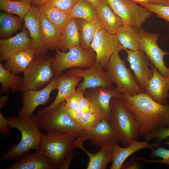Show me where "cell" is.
I'll list each match as a JSON object with an SVG mask.
<instances>
[{
    "instance_id": "1",
    "label": "cell",
    "mask_w": 169,
    "mask_h": 169,
    "mask_svg": "<svg viewBox=\"0 0 169 169\" xmlns=\"http://www.w3.org/2000/svg\"><path fill=\"white\" fill-rule=\"evenodd\" d=\"M123 95L125 105L135 114L140 126V136L162 127H169V104L155 101L146 92Z\"/></svg>"
},
{
    "instance_id": "2",
    "label": "cell",
    "mask_w": 169,
    "mask_h": 169,
    "mask_svg": "<svg viewBox=\"0 0 169 169\" xmlns=\"http://www.w3.org/2000/svg\"><path fill=\"white\" fill-rule=\"evenodd\" d=\"M10 129L16 128L22 134V138L18 143L11 146L1 156V161L16 160L29 153L30 151L40 149L43 134L38 125V114H32L27 118L18 117L8 116Z\"/></svg>"
},
{
    "instance_id": "3",
    "label": "cell",
    "mask_w": 169,
    "mask_h": 169,
    "mask_svg": "<svg viewBox=\"0 0 169 169\" xmlns=\"http://www.w3.org/2000/svg\"><path fill=\"white\" fill-rule=\"evenodd\" d=\"M88 139V135L75 137L47 133L43 135L40 149L49 157L55 169H60L66 161L72 160L74 156V149Z\"/></svg>"
},
{
    "instance_id": "4",
    "label": "cell",
    "mask_w": 169,
    "mask_h": 169,
    "mask_svg": "<svg viewBox=\"0 0 169 169\" xmlns=\"http://www.w3.org/2000/svg\"><path fill=\"white\" fill-rule=\"evenodd\" d=\"M110 105V122L119 142L125 147L127 146L134 141H137L140 136L139 124L134 113L121 99L113 98Z\"/></svg>"
},
{
    "instance_id": "5",
    "label": "cell",
    "mask_w": 169,
    "mask_h": 169,
    "mask_svg": "<svg viewBox=\"0 0 169 169\" xmlns=\"http://www.w3.org/2000/svg\"><path fill=\"white\" fill-rule=\"evenodd\" d=\"M65 101L49 111L39 110L38 125L48 133L64 134L80 137L88 135L87 131L75 121L67 113Z\"/></svg>"
},
{
    "instance_id": "6",
    "label": "cell",
    "mask_w": 169,
    "mask_h": 169,
    "mask_svg": "<svg viewBox=\"0 0 169 169\" xmlns=\"http://www.w3.org/2000/svg\"><path fill=\"white\" fill-rule=\"evenodd\" d=\"M55 50L56 55L52 63L54 77L72 68H89L96 62L94 51L81 44L71 48L67 52L61 51L57 48Z\"/></svg>"
},
{
    "instance_id": "7",
    "label": "cell",
    "mask_w": 169,
    "mask_h": 169,
    "mask_svg": "<svg viewBox=\"0 0 169 169\" xmlns=\"http://www.w3.org/2000/svg\"><path fill=\"white\" fill-rule=\"evenodd\" d=\"M54 57L38 55L23 71V76L19 90H38L47 85L54 77L52 63Z\"/></svg>"
},
{
    "instance_id": "8",
    "label": "cell",
    "mask_w": 169,
    "mask_h": 169,
    "mask_svg": "<svg viewBox=\"0 0 169 169\" xmlns=\"http://www.w3.org/2000/svg\"><path fill=\"white\" fill-rule=\"evenodd\" d=\"M119 53L112 55L105 69L112 82L116 84V88L123 95L131 96L145 92Z\"/></svg>"
},
{
    "instance_id": "9",
    "label": "cell",
    "mask_w": 169,
    "mask_h": 169,
    "mask_svg": "<svg viewBox=\"0 0 169 169\" xmlns=\"http://www.w3.org/2000/svg\"><path fill=\"white\" fill-rule=\"evenodd\" d=\"M106 0L114 13L121 18L124 25L141 28L152 14L149 10L131 0Z\"/></svg>"
},
{
    "instance_id": "10",
    "label": "cell",
    "mask_w": 169,
    "mask_h": 169,
    "mask_svg": "<svg viewBox=\"0 0 169 169\" xmlns=\"http://www.w3.org/2000/svg\"><path fill=\"white\" fill-rule=\"evenodd\" d=\"M90 48L95 52L96 61L105 69L114 54L124 50L116 35L110 33L101 26L95 33Z\"/></svg>"
},
{
    "instance_id": "11",
    "label": "cell",
    "mask_w": 169,
    "mask_h": 169,
    "mask_svg": "<svg viewBox=\"0 0 169 169\" xmlns=\"http://www.w3.org/2000/svg\"><path fill=\"white\" fill-rule=\"evenodd\" d=\"M68 74L77 75L83 79L76 90L84 92L87 89L97 87L108 89L113 87V83L105 69L97 62L90 68L83 69L74 68L68 70Z\"/></svg>"
},
{
    "instance_id": "12",
    "label": "cell",
    "mask_w": 169,
    "mask_h": 169,
    "mask_svg": "<svg viewBox=\"0 0 169 169\" xmlns=\"http://www.w3.org/2000/svg\"><path fill=\"white\" fill-rule=\"evenodd\" d=\"M138 31L141 49L144 52L151 63L162 75L169 77V68L166 65L164 57L169 55V53L163 51L158 45L157 41L159 34L148 32L142 28L138 29Z\"/></svg>"
},
{
    "instance_id": "13",
    "label": "cell",
    "mask_w": 169,
    "mask_h": 169,
    "mask_svg": "<svg viewBox=\"0 0 169 169\" xmlns=\"http://www.w3.org/2000/svg\"><path fill=\"white\" fill-rule=\"evenodd\" d=\"M84 95L92 106L93 110L110 121V101L113 97L121 100L123 95L116 88L108 89L97 87L87 89Z\"/></svg>"
},
{
    "instance_id": "14",
    "label": "cell",
    "mask_w": 169,
    "mask_h": 169,
    "mask_svg": "<svg viewBox=\"0 0 169 169\" xmlns=\"http://www.w3.org/2000/svg\"><path fill=\"white\" fill-rule=\"evenodd\" d=\"M55 89H57V80L54 77L41 89L31 90L23 93V106L18 112L19 116L25 118L29 117L38 106L47 103L50 100L51 93Z\"/></svg>"
},
{
    "instance_id": "15",
    "label": "cell",
    "mask_w": 169,
    "mask_h": 169,
    "mask_svg": "<svg viewBox=\"0 0 169 169\" xmlns=\"http://www.w3.org/2000/svg\"><path fill=\"white\" fill-rule=\"evenodd\" d=\"M124 50L127 53L126 59L131 69L133 71L138 82L145 90V87L153 74V71L150 68L151 63L141 49L131 51L125 49Z\"/></svg>"
},
{
    "instance_id": "16",
    "label": "cell",
    "mask_w": 169,
    "mask_h": 169,
    "mask_svg": "<svg viewBox=\"0 0 169 169\" xmlns=\"http://www.w3.org/2000/svg\"><path fill=\"white\" fill-rule=\"evenodd\" d=\"M87 131L88 139L97 146H112L119 142L110 122L104 117Z\"/></svg>"
},
{
    "instance_id": "17",
    "label": "cell",
    "mask_w": 169,
    "mask_h": 169,
    "mask_svg": "<svg viewBox=\"0 0 169 169\" xmlns=\"http://www.w3.org/2000/svg\"><path fill=\"white\" fill-rule=\"evenodd\" d=\"M32 47H33L32 40L28 37V30L24 28L22 32L12 37L0 39V59L6 61L16 53Z\"/></svg>"
},
{
    "instance_id": "18",
    "label": "cell",
    "mask_w": 169,
    "mask_h": 169,
    "mask_svg": "<svg viewBox=\"0 0 169 169\" xmlns=\"http://www.w3.org/2000/svg\"><path fill=\"white\" fill-rule=\"evenodd\" d=\"M23 20L25 27L32 40L33 48L37 50L38 55H45L48 49L43 41L41 35L38 7L31 5Z\"/></svg>"
},
{
    "instance_id": "19",
    "label": "cell",
    "mask_w": 169,
    "mask_h": 169,
    "mask_svg": "<svg viewBox=\"0 0 169 169\" xmlns=\"http://www.w3.org/2000/svg\"><path fill=\"white\" fill-rule=\"evenodd\" d=\"M150 67L153 74L145 87V91L157 102L168 104L169 76L164 77L151 63Z\"/></svg>"
},
{
    "instance_id": "20",
    "label": "cell",
    "mask_w": 169,
    "mask_h": 169,
    "mask_svg": "<svg viewBox=\"0 0 169 169\" xmlns=\"http://www.w3.org/2000/svg\"><path fill=\"white\" fill-rule=\"evenodd\" d=\"M55 77L57 80V95L53 102L49 106L41 109L42 110L49 111L54 109L75 93L76 87L82 79L77 75L64 73Z\"/></svg>"
},
{
    "instance_id": "21",
    "label": "cell",
    "mask_w": 169,
    "mask_h": 169,
    "mask_svg": "<svg viewBox=\"0 0 169 169\" xmlns=\"http://www.w3.org/2000/svg\"><path fill=\"white\" fill-rule=\"evenodd\" d=\"M6 169H55L51 161L42 150L26 154L16 160Z\"/></svg>"
},
{
    "instance_id": "22",
    "label": "cell",
    "mask_w": 169,
    "mask_h": 169,
    "mask_svg": "<svg viewBox=\"0 0 169 169\" xmlns=\"http://www.w3.org/2000/svg\"><path fill=\"white\" fill-rule=\"evenodd\" d=\"M146 140L143 141H134L127 146L122 147L117 144L112 147V163L110 169H120L126 159L135 152L146 148L152 149L160 146L159 143H149Z\"/></svg>"
},
{
    "instance_id": "23",
    "label": "cell",
    "mask_w": 169,
    "mask_h": 169,
    "mask_svg": "<svg viewBox=\"0 0 169 169\" xmlns=\"http://www.w3.org/2000/svg\"><path fill=\"white\" fill-rule=\"evenodd\" d=\"M96 10L100 26L110 33L116 34L124 26L121 18L114 13L106 0H102Z\"/></svg>"
},
{
    "instance_id": "24",
    "label": "cell",
    "mask_w": 169,
    "mask_h": 169,
    "mask_svg": "<svg viewBox=\"0 0 169 169\" xmlns=\"http://www.w3.org/2000/svg\"><path fill=\"white\" fill-rule=\"evenodd\" d=\"M80 44L79 32L76 19L71 18L59 35L56 48L65 52L71 48Z\"/></svg>"
},
{
    "instance_id": "25",
    "label": "cell",
    "mask_w": 169,
    "mask_h": 169,
    "mask_svg": "<svg viewBox=\"0 0 169 169\" xmlns=\"http://www.w3.org/2000/svg\"><path fill=\"white\" fill-rule=\"evenodd\" d=\"M38 55L34 48H28L13 55L5 61L3 65L14 74H20L23 72Z\"/></svg>"
},
{
    "instance_id": "26",
    "label": "cell",
    "mask_w": 169,
    "mask_h": 169,
    "mask_svg": "<svg viewBox=\"0 0 169 169\" xmlns=\"http://www.w3.org/2000/svg\"><path fill=\"white\" fill-rule=\"evenodd\" d=\"M82 143L79 144L77 148L83 150L88 156L89 161L87 169H105L107 165L112 161L113 146L100 147L99 152L93 154L86 149Z\"/></svg>"
},
{
    "instance_id": "27",
    "label": "cell",
    "mask_w": 169,
    "mask_h": 169,
    "mask_svg": "<svg viewBox=\"0 0 169 169\" xmlns=\"http://www.w3.org/2000/svg\"><path fill=\"white\" fill-rule=\"evenodd\" d=\"M39 17L42 39L48 49L55 50L58 38L62 30L43 14L39 13Z\"/></svg>"
},
{
    "instance_id": "28",
    "label": "cell",
    "mask_w": 169,
    "mask_h": 169,
    "mask_svg": "<svg viewBox=\"0 0 169 169\" xmlns=\"http://www.w3.org/2000/svg\"><path fill=\"white\" fill-rule=\"evenodd\" d=\"M69 17L70 19H84L94 24L100 26L95 8L85 0H80L74 6L70 13Z\"/></svg>"
},
{
    "instance_id": "29",
    "label": "cell",
    "mask_w": 169,
    "mask_h": 169,
    "mask_svg": "<svg viewBox=\"0 0 169 169\" xmlns=\"http://www.w3.org/2000/svg\"><path fill=\"white\" fill-rule=\"evenodd\" d=\"M138 29L124 25L116 33L117 38L124 49L131 51L141 49Z\"/></svg>"
},
{
    "instance_id": "30",
    "label": "cell",
    "mask_w": 169,
    "mask_h": 169,
    "mask_svg": "<svg viewBox=\"0 0 169 169\" xmlns=\"http://www.w3.org/2000/svg\"><path fill=\"white\" fill-rule=\"evenodd\" d=\"M38 8L40 13L44 15L56 27L62 30L71 19L69 17V14L46 3H44Z\"/></svg>"
},
{
    "instance_id": "31",
    "label": "cell",
    "mask_w": 169,
    "mask_h": 169,
    "mask_svg": "<svg viewBox=\"0 0 169 169\" xmlns=\"http://www.w3.org/2000/svg\"><path fill=\"white\" fill-rule=\"evenodd\" d=\"M23 79L11 72L0 63V82L2 86L0 93H6L11 89L13 92L19 90Z\"/></svg>"
},
{
    "instance_id": "32",
    "label": "cell",
    "mask_w": 169,
    "mask_h": 169,
    "mask_svg": "<svg viewBox=\"0 0 169 169\" xmlns=\"http://www.w3.org/2000/svg\"><path fill=\"white\" fill-rule=\"evenodd\" d=\"M19 17L2 12H0V36L2 38L10 36L22 27Z\"/></svg>"
},
{
    "instance_id": "33",
    "label": "cell",
    "mask_w": 169,
    "mask_h": 169,
    "mask_svg": "<svg viewBox=\"0 0 169 169\" xmlns=\"http://www.w3.org/2000/svg\"><path fill=\"white\" fill-rule=\"evenodd\" d=\"M75 19L79 32L81 45L86 48H91V44L95 33L100 26L94 24L84 19Z\"/></svg>"
},
{
    "instance_id": "34",
    "label": "cell",
    "mask_w": 169,
    "mask_h": 169,
    "mask_svg": "<svg viewBox=\"0 0 169 169\" xmlns=\"http://www.w3.org/2000/svg\"><path fill=\"white\" fill-rule=\"evenodd\" d=\"M31 3L11 0H0V10L17 15L23 20L29 11Z\"/></svg>"
},
{
    "instance_id": "35",
    "label": "cell",
    "mask_w": 169,
    "mask_h": 169,
    "mask_svg": "<svg viewBox=\"0 0 169 169\" xmlns=\"http://www.w3.org/2000/svg\"><path fill=\"white\" fill-rule=\"evenodd\" d=\"M169 145V141L165 142ZM152 151L150 154V156L152 157H160L162 158L161 160H153L141 157L138 158L147 163H160L169 166V149L159 147L151 149Z\"/></svg>"
},
{
    "instance_id": "36",
    "label": "cell",
    "mask_w": 169,
    "mask_h": 169,
    "mask_svg": "<svg viewBox=\"0 0 169 169\" xmlns=\"http://www.w3.org/2000/svg\"><path fill=\"white\" fill-rule=\"evenodd\" d=\"M103 117L95 112L88 111L84 114L80 119L79 124L84 129L88 131L94 127Z\"/></svg>"
},
{
    "instance_id": "37",
    "label": "cell",
    "mask_w": 169,
    "mask_h": 169,
    "mask_svg": "<svg viewBox=\"0 0 169 169\" xmlns=\"http://www.w3.org/2000/svg\"><path fill=\"white\" fill-rule=\"evenodd\" d=\"M80 0H48L44 3L69 14L74 6Z\"/></svg>"
},
{
    "instance_id": "38",
    "label": "cell",
    "mask_w": 169,
    "mask_h": 169,
    "mask_svg": "<svg viewBox=\"0 0 169 169\" xmlns=\"http://www.w3.org/2000/svg\"><path fill=\"white\" fill-rule=\"evenodd\" d=\"M141 5L152 13L156 14L158 17L169 22V6L155 3L142 4Z\"/></svg>"
},
{
    "instance_id": "39",
    "label": "cell",
    "mask_w": 169,
    "mask_h": 169,
    "mask_svg": "<svg viewBox=\"0 0 169 169\" xmlns=\"http://www.w3.org/2000/svg\"><path fill=\"white\" fill-rule=\"evenodd\" d=\"M144 136L145 139L148 141L154 138H157L156 142L159 143L162 140L169 137V127L160 128L145 135Z\"/></svg>"
},
{
    "instance_id": "40",
    "label": "cell",
    "mask_w": 169,
    "mask_h": 169,
    "mask_svg": "<svg viewBox=\"0 0 169 169\" xmlns=\"http://www.w3.org/2000/svg\"><path fill=\"white\" fill-rule=\"evenodd\" d=\"M84 93L77 90L65 100V108L66 109L75 110L79 108L80 99Z\"/></svg>"
},
{
    "instance_id": "41",
    "label": "cell",
    "mask_w": 169,
    "mask_h": 169,
    "mask_svg": "<svg viewBox=\"0 0 169 169\" xmlns=\"http://www.w3.org/2000/svg\"><path fill=\"white\" fill-rule=\"evenodd\" d=\"M9 120L5 118L0 111V132L1 135L4 138L10 136L11 132L9 130Z\"/></svg>"
},
{
    "instance_id": "42",
    "label": "cell",
    "mask_w": 169,
    "mask_h": 169,
    "mask_svg": "<svg viewBox=\"0 0 169 169\" xmlns=\"http://www.w3.org/2000/svg\"><path fill=\"white\" fill-rule=\"evenodd\" d=\"M141 159L138 157H133L130 159L129 161L123 164L122 169H139L141 168Z\"/></svg>"
},
{
    "instance_id": "43",
    "label": "cell",
    "mask_w": 169,
    "mask_h": 169,
    "mask_svg": "<svg viewBox=\"0 0 169 169\" xmlns=\"http://www.w3.org/2000/svg\"><path fill=\"white\" fill-rule=\"evenodd\" d=\"M79 108L84 113L88 111H94L91 104L85 97L84 94L82 95L80 99Z\"/></svg>"
},
{
    "instance_id": "44",
    "label": "cell",
    "mask_w": 169,
    "mask_h": 169,
    "mask_svg": "<svg viewBox=\"0 0 169 169\" xmlns=\"http://www.w3.org/2000/svg\"><path fill=\"white\" fill-rule=\"evenodd\" d=\"M9 97L8 95H6L0 97V108H2L6 106L8 103Z\"/></svg>"
},
{
    "instance_id": "45",
    "label": "cell",
    "mask_w": 169,
    "mask_h": 169,
    "mask_svg": "<svg viewBox=\"0 0 169 169\" xmlns=\"http://www.w3.org/2000/svg\"><path fill=\"white\" fill-rule=\"evenodd\" d=\"M48 0H32L31 4L33 5L39 7L44 4Z\"/></svg>"
},
{
    "instance_id": "46",
    "label": "cell",
    "mask_w": 169,
    "mask_h": 169,
    "mask_svg": "<svg viewBox=\"0 0 169 169\" xmlns=\"http://www.w3.org/2000/svg\"><path fill=\"white\" fill-rule=\"evenodd\" d=\"M154 1L155 4L169 6V0H154Z\"/></svg>"
},
{
    "instance_id": "47",
    "label": "cell",
    "mask_w": 169,
    "mask_h": 169,
    "mask_svg": "<svg viewBox=\"0 0 169 169\" xmlns=\"http://www.w3.org/2000/svg\"><path fill=\"white\" fill-rule=\"evenodd\" d=\"M136 3L141 4L146 3H155L154 0H131Z\"/></svg>"
},
{
    "instance_id": "48",
    "label": "cell",
    "mask_w": 169,
    "mask_h": 169,
    "mask_svg": "<svg viewBox=\"0 0 169 169\" xmlns=\"http://www.w3.org/2000/svg\"><path fill=\"white\" fill-rule=\"evenodd\" d=\"M91 3L96 9L102 0H85Z\"/></svg>"
},
{
    "instance_id": "49",
    "label": "cell",
    "mask_w": 169,
    "mask_h": 169,
    "mask_svg": "<svg viewBox=\"0 0 169 169\" xmlns=\"http://www.w3.org/2000/svg\"><path fill=\"white\" fill-rule=\"evenodd\" d=\"M11 0L14 1H16L25 2H27L31 3V2L32 0Z\"/></svg>"
},
{
    "instance_id": "50",
    "label": "cell",
    "mask_w": 169,
    "mask_h": 169,
    "mask_svg": "<svg viewBox=\"0 0 169 169\" xmlns=\"http://www.w3.org/2000/svg\"><path fill=\"white\" fill-rule=\"evenodd\" d=\"M168 99H169V93L168 95Z\"/></svg>"
}]
</instances>
